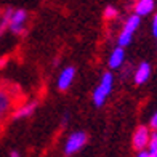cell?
I'll list each match as a JSON object with an SVG mask.
<instances>
[{
  "label": "cell",
  "mask_w": 157,
  "mask_h": 157,
  "mask_svg": "<svg viewBox=\"0 0 157 157\" xmlns=\"http://www.w3.org/2000/svg\"><path fill=\"white\" fill-rule=\"evenodd\" d=\"M114 87V75L112 72H104L101 75V80H99L98 87L93 91V104L96 108H101V106L106 103V98L111 95Z\"/></svg>",
  "instance_id": "6da1fadb"
},
{
  "label": "cell",
  "mask_w": 157,
  "mask_h": 157,
  "mask_svg": "<svg viewBox=\"0 0 157 157\" xmlns=\"http://www.w3.org/2000/svg\"><path fill=\"white\" fill-rule=\"evenodd\" d=\"M87 141H88V136H87V133L85 132H74V133H71L66 143H64V154L66 155H72L75 154L77 151H80V149L87 144Z\"/></svg>",
  "instance_id": "7a4b0ae2"
},
{
  "label": "cell",
  "mask_w": 157,
  "mask_h": 157,
  "mask_svg": "<svg viewBox=\"0 0 157 157\" xmlns=\"http://www.w3.org/2000/svg\"><path fill=\"white\" fill-rule=\"evenodd\" d=\"M26 21H27V11H24V10H11L10 21H8V29L13 34H18V35L23 34Z\"/></svg>",
  "instance_id": "3957f363"
},
{
  "label": "cell",
  "mask_w": 157,
  "mask_h": 157,
  "mask_svg": "<svg viewBox=\"0 0 157 157\" xmlns=\"http://www.w3.org/2000/svg\"><path fill=\"white\" fill-rule=\"evenodd\" d=\"M149 136H151V132H149L147 127H144V125L138 127L136 130H135V133H133V138H132L133 147L136 149V151L146 149L147 144H149Z\"/></svg>",
  "instance_id": "277c9868"
},
{
  "label": "cell",
  "mask_w": 157,
  "mask_h": 157,
  "mask_svg": "<svg viewBox=\"0 0 157 157\" xmlns=\"http://www.w3.org/2000/svg\"><path fill=\"white\" fill-rule=\"evenodd\" d=\"M74 78H75V67H74V66L64 67L61 72H59L58 82H56V85H58V90H59V91H66L71 85H72Z\"/></svg>",
  "instance_id": "5b68a950"
},
{
  "label": "cell",
  "mask_w": 157,
  "mask_h": 157,
  "mask_svg": "<svg viewBox=\"0 0 157 157\" xmlns=\"http://www.w3.org/2000/svg\"><path fill=\"white\" fill-rule=\"evenodd\" d=\"M125 61V50L124 47H116L112 50V53L109 56V61H108V66L111 69H119V67H122V64Z\"/></svg>",
  "instance_id": "8992f818"
},
{
  "label": "cell",
  "mask_w": 157,
  "mask_h": 157,
  "mask_svg": "<svg viewBox=\"0 0 157 157\" xmlns=\"http://www.w3.org/2000/svg\"><path fill=\"white\" fill-rule=\"evenodd\" d=\"M151 77V64L149 63H141L138 69L135 71V75H133V80L136 85H143V83H146L147 82V78Z\"/></svg>",
  "instance_id": "52a82bcc"
},
{
  "label": "cell",
  "mask_w": 157,
  "mask_h": 157,
  "mask_svg": "<svg viewBox=\"0 0 157 157\" xmlns=\"http://www.w3.org/2000/svg\"><path fill=\"white\" fill-rule=\"evenodd\" d=\"M154 8H155V0H136V3H135V13L141 18L151 15Z\"/></svg>",
  "instance_id": "ba28073f"
},
{
  "label": "cell",
  "mask_w": 157,
  "mask_h": 157,
  "mask_svg": "<svg viewBox=\"0 0 157 157\" xmlns=\"http://www.w3.org/2000/svg\"><path fill=\"white\" fill-rule=\"evenodd\" d=\"M35 108H37V101H29L23 104L21 108H18L13 114V119H24V117H31L35 112Z\"/></svg>",
  "instance_id": "9c48e42d"
},
{
  "label": "cell",
  "mask_w": 157,
  "mask_h": 157,
  "mask_svg": "<svg viewBox=\"0 0 157 157\" xmlns=\"http://www.w3.org/2000/svg\"><path fill=\"white\" fill-rule=\"evenodd\" d=\"M140 24H141V16H138L136 13H133V15H130V16L127 18L122 31H125V32H128V34H135V32L138 31Z\"/></svg>",
  "instance_id": "30bf717a"
},
{
  "label": "cell",
  "mask_w": 157,
  "mask_h": 157,
  "mask_svg": "<svg viewBox=\"0 0 157 157\" xmlns=\"http://www.w3.org/2000/svg\"><path fill=\"white\" fill-rule=\"evenodd\" d=\"M11 108V98L5 90H0V119H2Z\"/></svg>",
  "instance_id": "8fae6325"
},
{
  "label": "cell",
  "mask_w": 157,
  "mask_h": 157,
  "mask_svg": "<svg viewBox=\"0 0 157 157\" xmlns=\"http://www.w3.org/2000/svg\"><path fill=\"white\" fill-rule=\"evenodd\" d=\"M132 39H133V34H128V32H125V31H122L119 34V37H117V44H119V47H128L132 44Z\"/></svg>",
  "instance_id": "7c38bea8"
},
{
  "label": "cell",
  "mask_w": 157,
  "mask_h": 157,
  "mask_svg": "<svg viewBox=\"0 0 157 157\" xmlns=\"http://www.w3.org/2000/svg\"><path fill=\"white\" fill-rule=\"evenodd\" d=\"M103 15H104L106 19H112V18L117 16V8H116V6H112V5H108L104 8V11H103Z\"/></svg>",
  "instance_id": "4fadbf2b"
},
{
  "label": "cell",
  "mask_w": 157,
  "mask_h": 157,
  "mask_svg": "<svg viewBox=\"0 0 157 157\" xmlns=\"http://www.w3.org/2000/svg\"><path fill=\"white\" fill-rule=\"evenodd\" d=\"M136 157H157V149H141L138 151V155Z\"/></svg>",
  "instance_id": "5bb4252c"
},
{
  "label": "cell",
  "mask_w": 157,
  "mask_h": 157,
  "mask_svg": "<svg viewBox=\"0 0 157 157\" xmlns=\"http://www.w3.org/2000/svg\"><path fill=\"white\" fill-rule=\"evenodd\" d=\"M149 149H157V130L151 133V136H149V144H147Z\"/></svg>",
  "instance_id": "9a60e30c"
},
{
  "label": "cell",
  "mask_w": 157,
  "mask_h": 157,
  "mask_svg": "<svg viewBox=\"0 0 157 157\" xmlns=\"http://www.w3.org/2000/svg\"><path fill=\"white\" fill-rule=\"evenodd\" d=\"M149 127L152 128V130H157V111L152 114V117H151V120H149Z\"/></svg>",
  "instance_id": "2e32d148"
},
{
  "label": "cell",
  "mask_w": 157,
  "mask_h": 157,
  "mask_svg": "<svg viewBox=\"0 0 157 157\" xmlns=\"http://www.w3.org/2000/svg\"><path fill=\"white\" fill-rule=\"evenodd\" d=\"M152 34H154V37H157V13L154 15V18H152Z\"/></svg>",
  "instance_id": "e0dca14e"
},
{
  "label": "cell",
  "mask_w": 157,
  "mask_h": 157,
  "mask_svg": "<svg viewBox=\"0 0 157 157\" xmlns=\"http://www.w3.org/2000/svg\"><path fill=\"white\" fill-rule=\"evenodd\" d=\"M10 157H21V155H19V152H16V151H11V152H10Z\"/></svg>",
  "instance_id": "ac0fdd59"
},
{
  "label": "cell",
  "mask_w": 157,
  "mask_h": 157,
  "mask_svg": "<svg viewBox=\"0 0 157 157\" xmlns=\"http://www.w3.org/2000/svg\"><path fill=\"white\" fill-rule=\"evenodd\" d=\"M5 63H6L5 58H3V59H0V67H3V64H5Z\"/></svg>",
  "instance_id": "d6986e66"
},
{
  "label": "cell",
  "mask_w": 157,
  "mask_h": 157,
  "mask_svg": "<svg viewBox=\"0 0 157 157\" xmlns=\"http://www.w3.org/2000/svg\"><path fill=\"white\" fill-rule=\"evenodd\" d=\"M155 39H157V37H155Z\"/></svg>",
  "instance_id": "ffe728a7"
}]
</instances>
